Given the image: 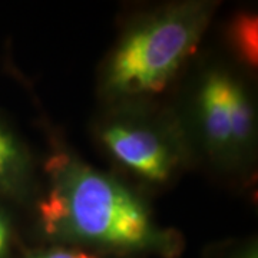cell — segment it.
Listing matches in <instances>:
<instances>
[{"label": "cell", "instance_id": "9", "mask_svg": "<svg viewBox=\"0 0 258 258\" xmlns=\"http://www.w3.org/2000/svg\"><path fill=\"white\" fill-rule=\"evenodd\" d=\"M20 258H101L99 255L89 252L86 249L62 245V244H37L35 247H28L22 251Z\"/></svg>", "mask_w": 258, "mask_h": 258}, {"label": "cell", "instance_id": "5", "mask_svg": "<svg viewBox=\"0 0 258 258\" xmlns=\"http://www.w3.org/2000/svg\"><path fill=\"white\" fill-rule=\"evenodd\" d=\"M40 189L39 161L22 134L0 113V201L30 212Z\"/></svg>", "mask_w": 258, "mask_h": 258}, {"label": "cell", "instance_id": "8", "mask_svg": "<svg viewBox=\"0 0 258 258\" xmlns=\"http://www.w3.org/2000/svg\"><path fill=\"white\" fill-rule=\"evenodd\" d=\"M203 258H258V242L255 237L225 240L208 245Z\"/></svg>", "mask_w": 258, "mask_h": 258}, {"label": "cell", "instance_id": "1", "mask_svg": "<svg viewBox=\"0 0 258 258\" xmlns=\"http://www.w3.org/2000/svg\"><path fill=\"white\" fill-rule=\"evenodd\" d=\"M46 129V128H45ZM42 189L32 207L37 244H62L101 258H179L184 235L158 221L148 197L86 162L47 126Z\"/></svg>", "mask_w": 258, "mask_h": 258}, {"label": "cell", "instance_id": "6", "mask_svg": "<svg viewBox=\"0 0 258 258\" xmlns=\"http://www.w3.org/2000/svg\"><path fill=\"white\" fill-rule=\"evenodd\" d=\"M224 42L230 60L252 76L258 68V16L254 10L238 9L224 26Z\"/></svg>", "mask_w": 258, "mask_h": 258}, {"label": "cell", "instance_id": "2", "mask_svg": "<svg viewBox=\"0 0 258 258\" xmlns=\"http://www.w3.org/2000/svg\"><path fill=\"white\" fill-rule=\"evenodd\" d=\"M218 8L217 0H178L129 15L96 74L101 106L169 101Z\"/></svg>", "mask_w": 258, "mask_h": 258}, {"label": "cell", "instance_id": "4", "mask_svg": "<svg viewBox=\"0 0 258 258\" xmlns=\"http://www.w3.org/2000/svg\"><path fill=\"white\" fill-rule=\"evenodd\" d=\"M91 134L112 174L147 197L172 188L195 168L171 101L103 105Z\"/></svg>", "mask_w": 258, "mask_h": 258}, {"label": "cell", "instance_id": "7", "mask_svg": "<svg viewBox=\"0 0 258 258\" xmlns=\"http://www.w3.org/2000/svg\"><path fill=\"white\" fill-rule=\"evenodd\" d=\"M23 248L16 210L0 201V258H20Z\"/></svg>", "mask_w": 258, "mask_h": 258}, {"label": "cell", "instance_id": "3", "mask_svg": "<svg viewBox=\"0 0 258 258\" xmlns=\"http://www.w3.org/2000/svg\"><path fill=\"white\" fill-rule=\"evenodd\" d=\"M195 168L248 189L257 179L258 111L252 76L230 59L197 57L169 99Z\"/></svg>", "mask_w": 258, "mask_h": 258}]
</instances>
